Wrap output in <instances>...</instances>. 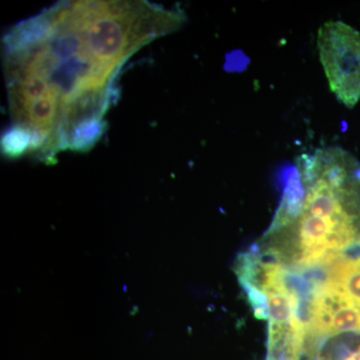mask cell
I'll return each instance as SVG.
<instances>
[{
  "label": "cell",
  "mask_w": 360,
  "mask_h": 360,
  "mask_svg": "<svg viewBox=\"0 0 360 360\" xmlns=\"http://www.w3.org/2000/svg\"><path fill=\"white\" fill-rule=\"evenodd\" d=\"M317 47L331 91L354 108L360 101V32L343 21H326L317 32Z\"/></svg>",
  "instance_id": "3"
},
{
  "label": "cell",
  "mask_w": 360,
  "mask_h": 360,
  "mask_svg": "<svg viewBox=\"0 0 360 360\" xmlns=\"http://www.w3.org/2000/svg\"><path fill=\"white\" fill-rule=\"evenodd\" d=\"M4 45L11 127L30 136V153L94 148L129 59L108 21L89 0L59 2L13 27Z\"/></svg>",
  "instance_id": "1"
},
{
  "label": "cell",
  "mask_w": 360,
  "mask_h": 360,
  "mask_svg": "<svg viewBox=\"0 0 360 360\" xmlns=\"http://www.w3.org/2000/svg\"><path fill=\"white\" fill-rule=\"evenodd\" d=\"M360 243V162L330 146L303 153L286 174L283 196L262 238L264 255L311 264L329 250Z\"/></svg>",
  "instance_id": "2"
}]
</instances>
